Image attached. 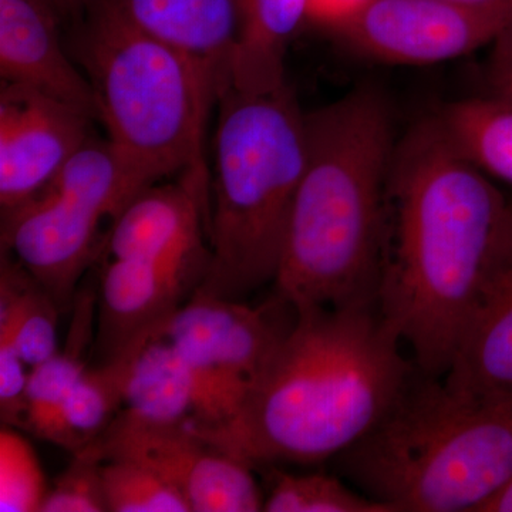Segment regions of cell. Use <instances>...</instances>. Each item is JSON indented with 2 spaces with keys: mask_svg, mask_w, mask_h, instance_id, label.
<instances>
[{
  "mask_svg": "<svg viewBox=\"0 0 512 512\" xmlns=\"http://www.w3.org/2000/svg\"><path fill=\"white\" fill-rule=\"evenodd\" d=\"M512 254V204L430 111L397 138L377 308L424 375L443 379Z\"/></svg>",
  "mask_w": 512,
  "mask_h": 512,
  "instance_id": "obj_1",
  "label": "cell"
},
{
  "mask_svg": "<svg viewBox=\"0 0 512 512\" xmlns=\"http://www.w3.org/2000/svg\"><path fill=\"white\" fill-rule=\"evenodd\" d=\"M402 346L377 302L296 312L235 413L192 427L254 470L339 457L375 429L413 376Z\"/></svg>",
  "mask_w": 512,
  "mask_h": 512,
  "instance_id": "obj_2",
  "label": "cell"
},
{
  "mask_svg": "<svg viewBox=\"0 0 512 512\" xmlns=\"http://www.w3.org/2000/svg\"><path fill=\"white\" fill-rule=\"evenodd\" d=\"M305 120V171L275 291L296 312L377 302L399 138L392 103L379 86L363 83Z\"/></svg>",
  "mask_w": 512,
  "mask_h": 512,
  "instance_id": "obj_3",
  "label": "cell"
},
{
  "mask_svg": "<svg viewBox=\"0 0 512 512\" xmlns=\"http://www.w3.org/2000/svg\"><path fill=\"white\" fill-rule=\"evenodd\" d=\"M392 512H480L512 478V394H473L414 370L389 413L336 457Z\"/></svg>",
  "mask_w": 512,
  "mask_h": 512,
  "instance_id": "obj_4",
  "label": "cell"
},
{
  "mask_svg": "<svg viewBox=\"0 0 512 512\" xmlns=\"http://www.w3.org/2000/svg\"><path fill=\"white\" fill-rule=\"evenodd\" d=\"M215 136L210 262L197 292L244 301L274 284L306 165V113L288 83L264 93L228 89Z\"/></svg>",
  "mask_w": 512,
  "mask_h": 512,
  "instance_id": "obj_5",
  "label": "cell"
},
{
  "mask_svg": "<svg viewBox=\"0 0 512 512\" xmlns=\"http://www.w3.org/2000/svg\"><path fill=\"white\" fill-rule=\"evenodd\" d=\"M73 37L109 140L154 184L168 175L211 191L205 128L227 92L207 64L134 28L110 0H97Z\"/></svg>",
  "mask_w": 512,
  "mask_h": 512,
  "instance_id": "obj_6",
  "label": "cell"
},
{
  "mask_svg": "<svg viewBox=\"0 0 512 512\" xmlns=\"http://www.w3.org/2000/svg\"><path fill=\"white\" fill-rule=\"evenodd\" d=\"M192 421L165 423L121 409L106 430L82 450L99 460L128 458L173 484L191 512H256L265 494L254 468L201 437ZM80 451V450H79Z\"/></svg>",
  "mask_w": 512,
  "mask_h": 512,
  "instance_id": "obj_7",
  "label": "cell"
},
{
  "mask_svg": "<svg viewBox=\"0 0 512 512\" xmlns=\"http://www.w3.org/2000/svg\"><path fill=\"white\" fill-rule=\"evenodd\" d=\"M295 319V309L276 292L258 308L194 293L161 333L215 402L238 406Z\"/></svg>",
  "mask_w": 512,
  "mask_h": 512,
  "instance_id": "obj_8",
  "label": "cell"
},
{
  "mask_svg": "<svg viewBox=\"0 0 512 512\" xmlns=\"http://www.w3.org/2000/svg\"><path fill=\"white\" fill-rule=\"evenodd\" d=\"M512 8H476L447 0H369L328 29L350 55L392 66H429L491 46Z\"/></svg>",
  "mask_w": 512,
  "mask_h": 512,
  "instance_id": "obj_9",
  "label": "cell"
},
{
  "mask_svg": "<svg viewBox=\"0 0 512 512\" xmlns=\"http://www.w3.org/2000/svg\"><path fill=\"white\" fill-rule=\"evenodd\" d=\"M90 119L70 104L25 86L0 92V205L13 210L55 180L89 140Z\"/></svg>",
  "mask_w": 512,
  "mask_h": 512,
  "instance_id": "obj_10",
  "label": "cell"
},
{
  "mask_svg": "<svg viewBox=\"0 0 512 512\" xmlns=\"http://www.w3.org/2000/svg\"><path fill=\"white\" fill-rule=\"evenodd\" d=\"M100 227L101 221L46 187L2 211V251L28 269L63 313L73 308L77 284L99 254Z\"/></svg>",
  "mask_w": 512,
  "mask_h": 512,
  "instance_id": "obj_11",
  "label": "cell"
},
{
  "mask_svg": "<svg viewBox=\"0 0 512 512\" xmlns=\"http://www.w3.org/2000/svg\"><path fill=\"white\" fill-rule=\"evenodd\" d=\"M191 269L146 259H116L104 269L97 305V366L134 355L202 284Z\"/></svg>",
  "mask_w": 512,
  "mask_h": 512,
  "instance_id": "obj_12",
  "label": "cell"
},
{
  "mask_svg": "<svg viewBox=\"0 0 512 512\" xmlns=\"http://www.w3.org/2000/svg\"><path fill=\"white\" fill-rule=\"evenodd\" d=\"M210 191L181 178L137 195L113 221L109 237L116 259H146L207 274L210 249L202 234L210 224ZM204 281V279H202Z\"/></svg>",
  "mask_w": 512,
  "mask_h": 512,
  "instance_id": "obj_13",
  "label": "cell"
},
{
  "mask_svg": "<svg viewBox=\"0 0 512 512\" xmlns=\"http://www.w3.org/2000/svg\"><path fill=\"white\" fill-rule=\"evenodd\" d=\"M52 0H0V74L100 120L92 83L63 49Z\"/></svg>",
  "mask_w": 512,
  "mask_h": 512,
  "instance_id": "obj_14",
  "label": "cell"
},
{
  "mask_svg": "<svg viewBox=\"0 0 512 512\" xmlns=\"http://www.w3.org/2000/svg\"><path fill=\"white\" fill-rule=\"evenodd\" d=\"M134 28L220 74L228 89L242 35L239 0H110Z\"/></svg>",
  "mask_w": 512,
  "mask_h": 512,
  "instance_id": "obj_15",
  "label": "cell"
},
{
  "mask_svg": "<svg viewBox=\"0 0 512 512\" xmlns=\"http://www.w3.org/2000/svg\"><path fill=\"white\" fill-rule=\"evenodd\" d=\"M443 380L458 392L512 394V254L488 286Z\"/></svg>",
  "mask_w": 512,
  "mask_h": 512,
  "instance_id": "obj_16",
  "label": "cell"
},
{
  "mask_svg": "<svg viewBox=\"0 0 512 512\" xmlns=\"http://www.w3.org/2000/svg\"><path fill=\"white\" fill-rule=\"evenodd\" d=\"M116 377L123 407L143 419L181 423L197 420L200 396L187 360L163 333L137 353L103 365Z\"/></svg>",
  "mask_w": 512,
  "mask_h": 512,
  "instance_id": "obj_17",
  "label": "cell"
},
{
  "mask_svg": "<svg viewBox=\"0 0 512 512\" xmlns=\"http://www.w3.org/2000/svg\"><path fill=\"white\" fill-rule=\"evenodd\" d=\"M242 35L232 66V89L264 93L286 84L285 55L308 20V0H239Z\"/></svg>",
  "mask_w": 512,
  "mask_h": 512,
  "instance_id": "obj_18",
  "label": "cell"
},
{
  "mask_svg": "<svg viewBox=\"0 0 512 512\" xmlns=\"http://www.w3.org/2000/svg\"><path fill=\"white\" fill-rule=\"evenodd\" d=\"M151 185L153 181L110 140L89 138L64 163L49 188L103 222L116 220Z\"/></svg>",
  "mask_w": 512,
  "mask_h": 512,
  "instance_id": "obj_19",
  "label": "cell"
},
{
  "mask_svg": "<svg viewBox=\"0 0 512 512\" xmlns=\"http://www.w3.org/2000/svg\"><path fill=\"white\" fill-rule=\"evenodd\" d=\"M77 306L69 340L64 352H57L46 362L32 367L26 387V412L23 426L39 439L64 446L60 409L67 393L87 370L82 360L84 346L90 339L94 312L93 296L83 298Z\"/></svg>",
  "mask_w": 512,
  "mask_h": 512,
  "instance_id": "obj_20",
  "label": "cell"
},
{
  "mask_svg": "<svg viewBox=\"0 0 512 512\" xmlns=\"http://www.w3.org/2000/svg\"><path fill=\"white\" fill-rule=\"evenodd\" d=\"M436 111L457 147L485 174L512 184V106L494 97L451 101Z\"/></svg>",
  "mask_w": 512,
  "mask_h": 512,
  "instance_id": "obj_21",
  "label": "cell"
},
{
  "mask_svg": "<svg viewBox=\"0 0 512 512\" xmlns=\"http://www.w3.org/2000/svg\"><path fill=\"white\" fill-rule=\"evenodd\" d=\"M272 470L271 485L265 495L266 512H392L329 474H289Z\"/></svg>",
  "mask_w": 512,
  "mask_h": 512,
  "instance_id": "obj_22",
  "label": "cell"
},
{
  "mask_svg": "<svg viewBox=\"0 0 512 512\" xmlns=\"http://www.w3.org/2000/svg\"><path fill=\"white\" fill-rule=\"evenodd\" d=\"M123 407V393L104 367L87 369L74 383L60 409L64 448L77 453L109 427Z\"/></svg>",
  "mask_w": 512,
  "mask_h": 512,
  "instance_id": "obj_23",
  "label": "cell"
},
{
  "mask_svg": "<svg viewBox=\"0 0 512 512\" xmlns=\"http://www.w3.org/2000/svg\"><path fill=\"white\" fill-rule=\"evenodd\" d=\"M101 471L110 512H191L184 495L144 464L109 458Z\"/></svg>",
  "mask_w": 512,
  "mask_h": 512,
  "instance_id": "obj_24",
  "label": "cell"
},
{
  "mask_svg": "<svg viewBox=\"0 0 512 512\" xmlns=\"http://www.w3.org/2000/svg\"><path fill=\"white\" fill-rule=\"evenodd\" d=\"M103 461L86 450L73 454L70 466L56 478L40 501V512L109 511L104 488Z\"/></svg>",
  "mask_w": 512,
  "mask_h": 512,
  "instance_id": "obj_25",
  "label": "cell"
},
{
  "mask_svg": "<svg viewBox=\"0 0 512 512\" xmlns=\"http://www.w3.org/2000/svg\"><path fill=\"white\" fill-rule=\"evenodd\" d=\"M0 511H37L46 490L32 448L3 429L0 440Z\"/></svg>",
  "mask_w": 512,
  "mask_h": 512,
  "instance_id": "obj_26",
  "label": "cell"
},
{
  "mask_svg": "<svg viewBox=\"0 0 512 512\" xmlns=\"http://www.w3.org/2000/svg\"><path fill=\"white\" fill-rule=\"evenodd\" d=\"M29 373L16 348L13 329L0 322V414L6 426L22 427Z\"/></svg>",
  "mask_w": 512,
  "mask_h": 512,
  "instance_id": "obj_27",
  "label": "cell"
},
{
  "mask_svg": "<svg viewBox=\"0 0 512 512\" xmlns=\"http://www.w3.org/2000/svg\"><path fill=\"white\" fill-rule=\"evenodd\" d=\"M490 47L484 70L487 96L512 106V20Z\"/></svg>",
  "mask_w": 512,
  "mask_h": 512,
  "instance_id": "obj_28",
  "label": "cell"
},
{
  "mask_svg": "<svg viewBox=\"0 0 512 512\" xmlns=\"http://www.w3.org/2000/svg\"><path fill=\"white\" fill-rule=\"evenodd\" d=\"M367 2L369 0H308V20L328 30Z\"/></svg>",
  "mask_w": 512,
  "mask_h": 512,
  "instance_id": "obj_29",
  "label": "cell"
},
{
  "mask_svg": "<svg viewBox=\"0 0 512 512\" xmlns=\"http://www.w3.org/2000/svg\"><path fill=\"white\" fill-rule=\"evenodd\" d=\"M52 2L60 18L79 20L97 0H52Z\"/></svg>",
  "mask_w": 512,
  "mask_h": 512,
  "instance_id": "obj_30",
  "label": "cell"
},
{
  "mask_svg": "<svg viewBox=\"0 0 512 512\" xmlns=\"http://www.w3.org/2000/svg\"><path fill=\"white\" fill-rule=\"evenodd\" d=\"M480 512H512V478Z\"/></svg>",
  "mask_w": 512,
  "mask_h": 512,
  "instance_id": "obj_31",
  "label": "cell"
},
{
  "mask_svg": "<svg viewBox=\"0 0 512 512\" xmlns=\"http://www.w3.org/2000/svg\"><path fill=\"white\" fill-rule=\"evenodd\" d=\"M447 2L476 6V8H512V0H447Z\"/></svg>",
  "mask_w": 512,
  "mask_h": 512,
  "instance_id": "obj_32",
  "label": "cell"
},
{
  "mask_svg": "<svg viewBox=\"0 0 512 512\" xmlns=\"http://www.w3.org/2000/svg\"><path fill=\"white\" fill-rule=\"evenodd\" d=\"M53 3V2H52Z\"/></svg>",
  "mask_w": 512,
  "mask_h": 512,
  "instance_id": "obj_33",
  "label": "cell"
}]
</instances>
